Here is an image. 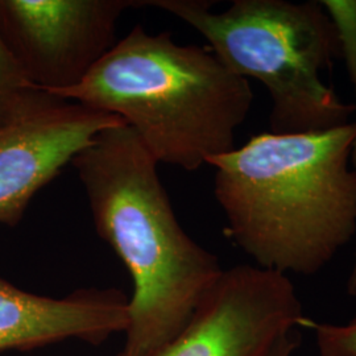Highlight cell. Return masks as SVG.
Instances as JSON below:
<instances>
[{
	"label": "cell",
	"instance_id": "1",
	"mask_svg": "<svg viewBox=\"0 0 356 356\" xmlns=\"http://www.w3.org/2000/svg\"><path fill=\"white\" fill-rule=\"evenodd\" d=\"M354 122L321 132H261L213 157L225 234L257 267L312 276L356 234Z\"/></svg>",
	"mask_w": 356,
	"mask_h": 356
},
{
	"label": "cell",
	"instance_id": "2",
	"mask_svg": "<svg viewBox=\"0 0 356 356\" xmlns=\"http://www.w3.org/2000/svg\"><path fill=\"white\" fill-rule=\"evenodd\" d=\"M97 232L127 267L124 356H152L191 321L223 268L173 211L157 161L126 124L102 131L72 161Z\"/></svg>",
	"mask_w": 356,
	"mask_h": 356
},
{
	"label": "cell",
	"instance_id": "3",
	"mask_svg": "<svg viewBox=\"0 0 356 356\" xmlns=\"http://www.w3.org/2000/svg\"><path fill=\"white\" fill-rule=\"evenodd\" d=\"M60 98L119 116L157 164L193 172L236 148L254 92L210 49L136 26Z\"/></svg>",
	"mask_w": 356,
	"mask_h": 356
},
{
	"label": "cell",
	"instance_id": "4",
	"mask_svg": "<svg viewBox=\"0 0 356 356\" xmlns=\"http://www.w3.org/2000/svg\"><path fill=\"white\" fill-rule=\"evenodd\" d=\"M145 4L194 28L232 73L264 85L272 102L269 132L310 134L351 123L354 103L342 101L322 76L341 58V44L321 1L234 0L222 13L204 0Z\"/></svg>",
	"mask_w": 356,
	"mask_h": 356
},
{
	"label": "cell",
	"instance_id": "5",
	"mask_svg": "<svg viewBox=\"0 0 356 356\" xmlns=\"http://www.w3.org/2000/svg\"><path fill=\"white\" fill-rule=\"evenodd\" d=\"M132 0H0V38L38 89L61 97L118 42Z\"/></svg>",
	"mask_w": 356,
	"mask_h": 356
},
{
	"label": "cell",
	"instance_id": "6",
	"mask_svg": "<svg viewBox=\"0 0 356 356\" xmlns=\"http://www.w3.org/2000/svg\"><path fill=\"white\" fill-rule=\"evenodd\" d=\"M305 317L288 275L257 266L223 269L184 330L152 356H266Z\"/></svg>",
	"mask_w": 356,
	"mask_h": 356
},
{
	"label": "cell",
	"instance_id": "7",
	"mask_svg": "<svg viewBox=\"0 0 356 356\" xmlns=\"http://www.w3.org/2000/svg\"><path fill=\"white\" fill-rule=\"evenodd\" d=\"M119 116L45 94L0 131V225L15 227L38 191Z\"/></svg>",
	"mask_w": 356,
	"mask_h": 356
},
{
	"label": "cell",
	"instance_id": "8",
	"mask_svg": "<svg viewBox=\"0 0 356 356\" xmlns=\"http://www.w3.org/2000/svg\"><path fill=\"white\" fill-rule=\"evenodd\" d=\"M127 325L128 298L118 289H79L51 298L0 277V351H26L67 339L101 344Z\"/></svg>",
	"mask_w": 356,
	"mask_h": 356
},
{
	"label": "cell",
	"instance_id": "9",
	"mask_svg": "<svg viewBox=\"0 0 356 356\" xmlns=\"http://www.w3.org/2000/svg\"><path fill=\"white\" fill-rule=\"evenodd\" d=\"M48 94L31 83L0 38V131L33 107Z\"/></svg>",
	"mask_w": 356,
	"mask_h": 356
},
{
	"label": "cell",
	"instance_id": "10",
	"mask_svg": "<svg viewBox=\"0 0 356 356\" xmlns=\"http://www.w3.org/2000/svg\"><path fill=\"white\" fill-rule=\"evenodd\" d=\"M321 4L329 13L338 32L341 57L343 56L346 60L347 70L354 85L356 115V0H321ZM354 123L356 126V120ZM353 165L356 169V140L353 151Z\"/></svg>",
	"mask_w": 356,
	"mask_h": 356
},
{
	"label": "cell",
	"instance_id": "11",
	"mask_svg": "<svg viewBox=\"0 0 356 356\" xmlns=\"http://www.w3.org/2000/svg\"><path fill=\"white\" fill-rule=\"evenodd\" d=\"M301 329L313 331L321 356H356V316L342 325L306 316Z\"/></svg>",
	"mask_w": 356,
	"mask_h": 356
},
{
	"label": "cell",
	"instance_id": "12",
	"mask_svg": "<svg viewBox=\"0 0 356 356\" xmlns=\"http://www.w3.org/2000/svg\"><path fill=\"white\" fill-rule=\"evenodd\" d=\"M301 344L300 330L291 331L282 335L280 339L273 344L266 356H294L297 348Z\"/></svg>",
	"mask_w": 356,
	"mask_h": 356
},
{
	"label": "cell",
	"instance_id": "13",
	"mask_svg": "<svg viewBox=\"0 0 356 356\" xmlns=\"http://www.w3.org/2000/svg\"><path fill=\"white\" fill-rule=\"evenodd\" d=\"M347 293L351 294V296H355L356 294V252L355 259H354V266H353L350 277H348V281H347Z\"/></svg>",
	"mask_w": 356,
	"mask_h": 356
}]
</instances>
